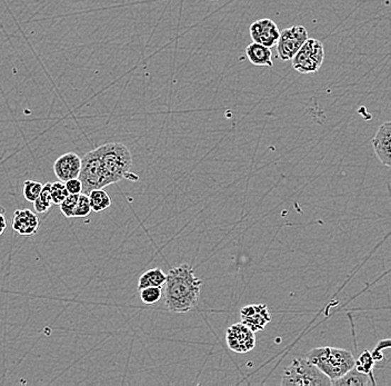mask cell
Masks as SVG:
<instances>
[{
    "instance_id": "obj_21",
    "label": "cell",
    "mask_w": 391,
    "mask_h": 386,
    "mask_svg": "<svg viewBox=\"0 0 391 386\" xmlns=\"http://www.w3.org/2000/svg\"><path fill=\"white\" fill-rule=\"evenodd\" d=\"M41 188H43V184L36 182V180H26L23 183V197L29 202V203H33L36 201L39 194H40Z\"/></svg>"
},
{
    "instance_id": "obj_14",
    "label": "cell",
    "mask_w": 391,
    "mask_h": 386,
    "mask_svg": "<svg viewBox=\"0 0 391 386\" xmlns=\"http://www.w3.org/2000/svg\"><path fill=\"white\" fill-rule=\"evenodd\" d=\"M246 55H247L249 62L251 64L256 65V66H263V67H272L274 66L272 52L268 47L253 43L246 48Z\"/></svg>"
},
{
    "instance_id": "obj_19",
    "label": "cell",
    "mask_w": 391,
    "mask_h": 386,
    "mask_svg": "<svg viewBox=\"0 0 391 386\" xmlns=\"http://www.w3.org/2000/svg\"><path fill=\"white\" fill-rule=\"evenodd\" d=\"M375 360L371 356V352L368 350L363 351L359 356L358 360H355V368L361 373L368 374L373 377V368H375Z\"/></svg>"
},
{
    "instance_id": "obj_8",
    "label": "cell",
    "mask_w": 391,
    "mask_h": 386,
    "mask_svg": "<svg viewBox=\"0 0 391 386\" xmlns=\"http://www.w3.org/2000/svg\"><path fill=\"white\" fill-rule=\"evenodd\" d=\"M226 342L228 348L233 352L245 354L253 351L256 346V335L243 323H236L228 327Z\"/></svg>"
},
{
    "instance_id": "obj_26",
    "label": "cell",
    "mask_w": 391,
    "mask_h": 386,
    "mask_svg": "<svg viewBox=\"0 0 391 386\" xmlns=\"http://www.w3.org/2000/svg\"><path fill=\"white\" fill-rule=\"evenodd\" d=\"M7 228V219H6V209L0 205V236L5 233Z\"/></svg>"
},
{
    "instance_id": "obj_12",
    "label": "cell",
    "mask_w": 391,
    "mask_h": 386,
    "mask_svg": "<svg viewBox=\"0 0 391 386\" xmlns=\"http://www.w3.org/2000/svg\"><path fill=\"white\" fill-rule=\"evenodd\" d=\"M82 167V158L76 153H66L57 158L54 164V172L60 182L77 178Z\"/></svg>"
},
{
    "instance_id": "obj_5",
    "label": "cell",
    "mask_w": 391,
    "mask_h": 386,
    "mask_svg": "<svg viewBox=\"0 0 391 386\" xmlns=\"http://www.w3.org/2000/svg\"><path fill=\"white\" fill-rule=\"evenodd\" d=\"M78 178L82 182V192L86 195L94 189L107 187L108 184L105 172H104L99 147L84 155Z\"/></svg>"
},
{
    "instance_id": "obj_15",
    "label": "cell",
    "mask_w": 391,
    "mask_h": 386,
    "mask_svg": "<svg viewBox=\"0 0 391 386\" xmlns=\"http://www.w3.org/2000/svg\"><path fill=\"white\" fill-rule=\"evenodd\" d=\"M373 377L368 374L361 373L353 366L351 371L343 374L339 379L331 382L334 386H365L375 385L376 382L373 381Z\"/></svg>"
},
{
    "instance_id": "obj_10",
    "label": "cell",
    "mask_w": 391,
    "mask_h": 386,
    "mask_svg": "<svg viewBox=\"0 0 391 386\" xmlns=\"http://www.w3.org/2000/svg\"><path fill=\"white\" fill-rule=\"evenodd\" d=\"M241 323L253 332L265 330L271 321V314L266 304H253L241 309Z\"/></svg>"
},
{
    "instance_id": "obj_3",
    "label": "cell",
    "mask_w": 391,
    "mask_h": 386,
    "mask_svg": "<svg viewBox=\"0 0 391 386\" xmlns=\"http://www.w3.org/2000/svg\"><path fill=\"white\" fill-rule=\"evenodd\" d=\"M101 162L108 186L121 182L123 178L131 180L133 156L131 150L121 143H108L99 147Z\"/></svg>"
},
{
    "instance_id": "obj_23",
    "label": "cell",
    "mask_w": 391,
    "mask_h": 386,
    "mask_svg": "<svg viewBox=\"0 0 391 386\" xmlns=\"http://www.w3.org/2000/svg\"><path fill=\"white\" fill-rule=\"evenodd\" d=\"M50 195H52L53 204L59 205L70 194L67 191L64 182H56V183L52 184Z\"/></svg>"
},
{
    "instance_id": "obj_13",
    "label": "cell",
    "mask_w": 391,
    "mask_h": 386,
    "mask_svg": "<svg viewBox=\"0 0 391 386\" xmlns=\"http://www.w3.org/2000/svg\"><path fill=\"white\" fill-rule=\"evenodd\" d=\"M38 227V216L31 209H17L13 213V229L21 236H33Z\"/></svg>"
},
{
    "instance_id": "obj_6",
    "label": "cell",
    "mask_w": 391,
    "mask_h": 386,
    "mask_svg": "<svg viewBox=\"0 0 391 386\" xmlns=\"http://www.w3.org/2000/svg\"><path fill=\"white\" fill-rule=\"evenodd\" d=\"M292 60V68L302 75L314 74L325 60V47L318 39L308 38Z\"/></svg>"
},
{
    "instance_id": "obj_20",
    "label": "cell",
    "mask_w": 391,
    "mask_h": 386,
    "mask_svg": "<svg viewBox=\"0 0 391 386\" xmlns=\"http://www.w3.org/2000/svg\"><path fill=\"white\" fill-rule=\"evenodd\" d=\"M163 297V287L161 286H150L141 290V299L147 305H154L158 303Z\"/></svg>"
},
{
    "instance_id": "obj_16",
    "label": "cell",
    "mask_w": 391,
    "mask_h": 386,
    "mask_svg": "<svg viewBox=\"0 0 391 386\" xmlns=\"http://www.w3.org/2000/svg\"><path fill=\"white\" fill-rule=\"evenodd\" d=\"M166 274L161 268H153V270H147L143 275L139 277L138 290L145 289V287H150V286H164L166 282Z\"/></svg>"
},
{
    "instance_id": "obj_9",
    "label": "cell",
    "mask_w": 391,
    "mask_h": 386,
    "mask_svg": "<svg viewBox=\"0 0 391 386\" xmlns=\"http://www.w3.org/2000/svg\"><path fill=\"white\" fill-rule=\"evenodd\" d=\"M249 34L253 43L272 48L278 42L280 31L275 21L263 18L251 23L249 27Z\"/></svg>"
},
{
    "instance_id": "obj_7",
    "label": "cell",
    "mask_w": 391,
    "mask_h": 386,
    "mask_svg": "<svg viewBox=\"0 0 391 386\" xmlns=\"http://www.w3.org/2000/svg\"><path fill=\"white\" fill-rule=\"evenodd\" d=\"M308 38L307 29L304 26H292L282 31L276 44L279 58L284 62L292 60Z\"/></svg>"
},
{
    "instance_id": "obj_25",
    "label": "cell",
    "mask_w": 391,
    "mask_h": 386,
    "mask_svg": "<svg viewBox=\"0 0 391 386\" xmlns=\"http://www.w3.org/2000/svg\"><path fill=\"white\" fill-rule=\"evenodd\" d=\"M65 185H66L68 194H72V195H79V194L82 193V184L78 177L67 180V182H65Z\"/></svg>"
},
{
    "instance_id": "obj_4",
    "label": "cell",
    "mask_w": 391,
    "mask_h": 386,
    "mask_svg": "<svg viewBox=\"0 0 391 386\" xmlns=\"http://www.w3.org/2000/svg\"><path fill=\"white\" fill-rule=\"evenodd\" d=\"M282 385L330 386L331 381L307 358H294L282 374Z\"/></svg>"
},
{
    "instance_id": "obj_2",
    "label": "cell",
    "mask_w": 391,
    "mask_h": 386,
    "mask_svg": "<svg viewBox=\"0 0 391 386\" xmlns=\"http://www.w3.org/2000/svg\"><path fill=\"white\" fill-rule=\"evenodd\" d=\"M306 358L328 376L331 382L351 371L355 366L356 360L349 351L331 346L314 348Z\"/></svg>"
},
{
    "instance_id": "obj_22",
    "label": "cell",
    "mask_w": 391,
    "mask_h": 386,
    "mask_svg": "<svg viewBox=\"0 0 391 386\" xmlns=\"http://www.w3.org/2000/svg\"><path fill=\"white\" fill-rule=\"evenodd\" d=\"M78 197H79V195H72V194H70L62 203L59 204L60 211H62V214H64L67 219H72V217H74L75 209H76V205H77Z\"/></svg>"
},
{
    "instance_id": "obj_18",
    "label": "cell",
    "mask_w": 391,
    "mask_h": 386,
    "mask_svg": "<svg viewBox=\"0 0 391 386\" xmlns=\"http://www.w3.org/2000/svg\"><path fill=\"white\" fill-rule=\"evenodd\" d=\"M50 187H52L50 183L43 185L40 194H39L36 201L33 202V206H35V209L39 214H44V213H47L49 209H52L53 199L52 195H50Z\"/></svg>"
},
{
    "instance_id": "obj_24",
    "label": "cell",
    "mask_w": 391,
    "mask_h": 386,
    "mask_svg": "<svg viewBox=\"0 0 391 386\" xmlns=\"http://www.w3.org/2000/svg\"><path fill=\"white\" fill-rule=\"evenodd\" d=\"M92 206H90L89 197L86 194H79L77 205L75 209L74 217H86L90 214Z\"/></svg>"
},
{
    "instance_id": "obj_11",
    "label": "cell",
    "mask_w": 391,
    "mask_h": 386,
    "mask_svg": "<svg viewBox=\"0 0 391 386\" xmlns=\"http://www.w3.org/2000/svg\"><path fill=\"white\" fill-rule=\"evenodd\" d=\"M373 150L379 162L386 167L391 166V123L386 121L379 127L378 131L371 140Z\"/></svg>"
},
{
    "instance_id": "obj_1",
    "label": "cell",
    "mask_w": 391,
    "mask_h": 386,
    "mask_svg": "<svg viewBox=\"0 0 391 386\" xmlns=\"http://www.w3.org/2000/svg\"><path fill=\"white\" fill-rule=\"evenodd\" d=\"M165 282V304L177 314H185L197 305L202 281L194 275L189 264H182L169 270Z\"/></svg>"
},
{
    "instance_id": "obj_17",
    "label": "cell",
    "mask_w": 391,
    "mask_h": 386,
    "mask_svg": "<svg viewBox=\"0 0 391 386\" xmlns=\"http://www.w3.org/2000/svg\"><path fill=\"white\" fill-rule=\"evenodd\" d=\"M88 197H89L92 211H96V213L106 211L111 206V199L107 192L104 191V188L94 189L88 194Z\"/></svg>"
}]
</instances>
